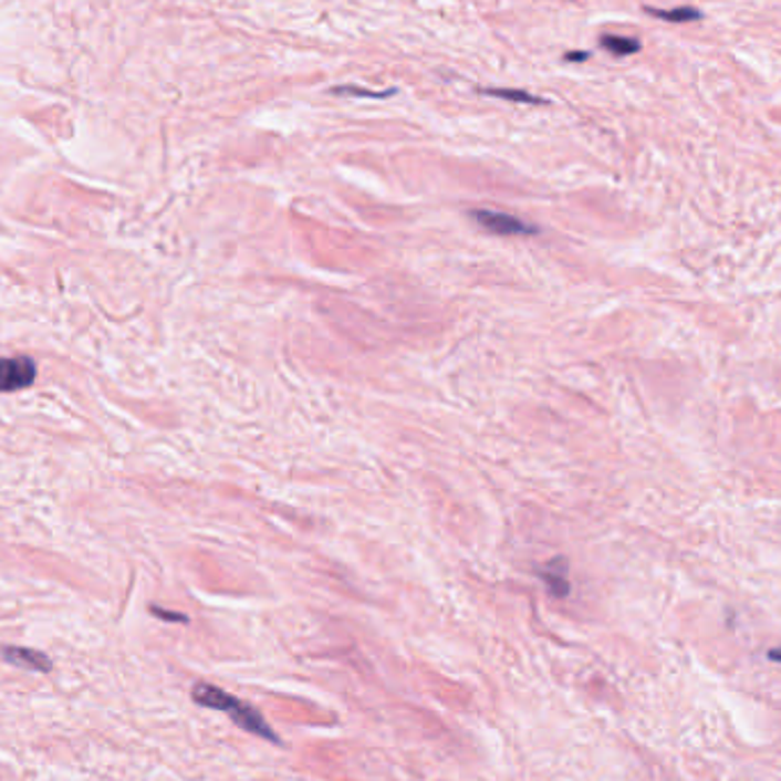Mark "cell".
<instances>
[{"label":"cell","instance_id":"cell-11","mask_svg":"<svg viewBox=\"0 0 781 781\" xmlns=\"http://www.w3.org/2000/svg\"><path fill=\"white\" fill-rule=\"evenodd\" d=\"M566 62H583V60H590V53L587 51H570L564 55Z\"/></svg>","mask_w":781,"mask_h":781},{"label":"cell","instance_id":"cell-2","mask_svg":"<svg viewBox=\"0 0 781 781\" xmlns=\"http://www.w3.org/2000/svg\"><path fill=\"white\" fill-rule=\"evenodd\" d=\"M471 218L489 233H496V236H535L538 233V227H532L514 216H510V212H503V210H489V208H480V210H473L471 212Z\"/></svg>","mask_w":781,"mask_h":781},{"label":"cell","instance_id":"cell-6","mask_svg":"<svg viewBox=\"0 0 781 781\" xmlns=\"http://www.w3.org/2000/svg\"><path fill=\"white\" fill-rule=\"evenodd\" d=\"M598 44L606 49L608 53L613 55H633L643 49L641 40H633V38H622V34H601V40Z\"/></svg>","mask_w":781,"mask_h":781},{"label":"cell","instance_id":"cell-5","mask_svg":"<svg viewBox=\"0 0 781 781\" xmlns=\"http://www.w3.org/2000/svg\"><path fill=\"white\" fill-rule=\"evenodd\" d=\"M540 579L546 583L549 592H551L553 596H558V598L566 596V594H570V590H572L570 579H566V562H564L562 558H555V560H551L546 566H542V570H540Z\"/></svg>","mask_w":781,"mask_h":781},{"label":"cell","instance_id":"cell-10","mask_svg":"<svg viewBox=\"0 0 781 781\" xmlns=\"http://www.w3.org/2000/svg\"><path fill=\"white\" fill-rule=\"evenodd\" d=\"M152 613L158 617V619H165V622H179V624H186L188 617L181 615V613H169V611H163L158 606H152Z\"/></svg>","mask_w":781,"mask_h":781},{"label":"cell","instance_id":"cell-12","mask_svg":"<svg viewBox=\"0 0 781 781\" xmlns=\"http://www.w3.org/2000/svg\"><path fill=\"white\" fill-rule=\"evenodd\" d=\"M768 656H770V660H777V663H781V647H779V649H772V652H770Z\"/></svg>","mask_w":781,"mask_h":781},{"label":"cell","instance_id":"cell-4","mask_svg":"<svg viewBox=\"0 0 781 781\" xmlns=\"http://www.w3.org/2000/svg\"><path fill=\"white\" fill-rule=\"evenodd\" d=\"M0 656H3V660H8L10 665H17V667H23V669H30V671L46 674V671L53 669V660L44 652H38V649L3 647V649H0Z\"/></svg>","mask_w":781,"mask_h":781},{"label":"cell","instance_id":"cell-8","mask_svg":"<svg viewBox=\"0 0 781 781\" xmlns=\"http://www.w3.org/2000/svg\"><path fill=\"white\" fill-rule=\"evenodd\" d=\"M647 14L660 21L669 23H690V21H701V12L695 8H679V10H656V8H645Z\"/></svg>","mask_w":781,"mask_h":781},{"label":"cell","instance_id":"cell-7","mask_svg":"<svg viewBox=\"0 0 781 781\" xmlns=\"http://www.w3.org/2000/svg\"><path fill=\"white\" fill-rule=\"evenodd\" d=\"M480 94L514 101V103H532V105H544L546 103V98H542V96H535V94H530L525 90H514V87H482Z\"/></svg>","mask_w":781,"mask_h":781},{"label":"cell","instance_id":"cell-1","mask_svg":"<svg viewBox=\"0 0 781 781\" xmlns=\"http://www.w3.org/2000/svg\"><path fill=\"white\" fill-rule=\"evenodd\" d=\"M192 699L199 704V706H206V708H212V711H220L225 716L231 718L233 725H238L242 731L247 733H254L259 738H265L270 742H281V738L274 733V729L265 722V718L257 711L254 706L250 704H244L242 699L233 697L231 693L218 688V686H212V684H195L192 688Z\"/></svg>","mask_w":781,"mask_h":781},{"label":"cell","instance_id":"cell-3","mask_svg":"<svg viewBox=\"0 0 781 781\" xmlns=\"http://www.w3.org/2000/svg\"><path fill=\"white\" fill-rule=\"evenodd\" d=\"M38 379V364L30 357H0V394H14Z\"/></svg>","mask_w":781,"mask_h":781},{"label":"cell","instance_id":"cell-9","mask_svg":"<svg viewBox=\"0 0 781 781\" xmlns=\"http://www.w3.org/2000/svg\"><path fill=\"white\" fill-rule=\"evenodd\" d=\"M330 92L332 94H350V96H366V98H386V96L396 94V90L373 92V90H364V87H357V85H339V87H332Z\"/></svg>","mask_w":781,"mask_h":781}]
</instances>
